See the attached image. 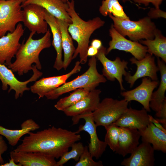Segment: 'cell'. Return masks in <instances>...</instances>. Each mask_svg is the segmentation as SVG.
I'll list each match as a JSON object with an SVG mask.
<instances>
[{
	"label": "cell",
	"instance_id": "44dd1931",
	"mask_svg": "<svg viewBox=\"0 0 166 166\" xmlns=\"http://www.w3.org/2000/svg\"><path fill=\"white\" fill-rule=\"evenodd\" d=\"M140 137L137 129L120 127L118 147L115 153L123 157L131 154L139 145Z\"/></svg>",
	"mask_w": 166,
	"mask_h": 166
},
{
	"label": "cell",
	"instance_id": "e575fe53",
	"mask_svg": "<svg viewBox=\"0 0 166 166\" xmlns=\"http://www.w3.org/2000/svg\"><path fill=\"white\" fill-rule=\"evenodd\" d=\"M166 12L160 9L151 8L148 14V16L151 19L163 17L166 18Z\"/></svg>",
	"mask_w": 166,
	"mask_h": 166
},
{
	"label": "cell",
	"instance_id": "f1b7e54d",
	"mask_svg": "<svg viewBox=\"0 0 166 166\" xmlns=\"http://www.w3.org/2000/svg\"><path fill=\"white\" fill-rule=\"evenodd\" d=\"M94 89L87 87L75 89L69 96L60 99L54 106L58 110L63 111L66 109L74 105L84 98L91 90Z\"/></svg>",
	"mask_w": 166,
	"mask_h": 166
},
{
	"label": "cell",
	"instance_id": "2e32d148",
	"mask_svg": "<svg viewBox=\"0 0 166 166\" xmlns=\"http://www.w3.org/2000/svg\"><path fill=\"white\" fill-rule=\"evenodd\" d=\"M80 61L76 62L73 69L67 74L51 77H43L30 86V89L33 93L39 96V98L43 97L47 93L60 86L72 75L79 72L81 69Z\"/></svg>",
	"mask_w": 166,
	"mask_h": 166
},
{
	"label": "cell",
	"instance_id": "52a82bcc",
	"mask_svg": "<svg viewBox=\"0 0 166 166\" xmlns=\"http://www.w3.org/2000/svg\"><path fill=\"white\" fill-rule=\"evenodd\" d=\"M22 4L20 0H0V37L13 32L22 22Z\"/></svg>",
	"mask_w": 166,
	"mask_h": 166
},
{
	"label": "cell",
	"instance_id": "b9f144b4",
	"mask_svg": "<svg viewBox=\"0 0 166 166\" xmlns=\"http://www.w3.org/2000/svg\"><path fill=\"white\" fill-rule=\"evenodd\" d=\"M124 3H125L127 2H129L131 3H133V2L131 1V0H121Z\"/></svg>",
	"mask_w": 166,
	"mask_h": 166
},
{
	"label": "cell",
	"instance_id": "8d00e7d4",
	"mask_svg": "<svg viewBox=\"0 0 166 166\" xmlns=\"http://www.w3.org/2000/svg\"><path fill=\"white\" fill-rule=\"evenodd\" d=\"M8 149V146L5 141L3 138L2 136L0 135V165L4 163V161L2 156V155Z\"/></svg>",
	"mask_w": 166,
	"mask_h": 166
},
{
	"label": "cell",
	"instance_id": "83f0119b",
	"mask_svg": "<svg viewBox=\"0 0 166 166\" xmlns=\"http://www.w3.org/2000/svg\"><path fill=\"white\" fill-rule=\"evenodd\" d=\"M139 41L147 47V53L160 58L166 63V38L160 30L156 29L153 39L141 40Z\"/></svg>",
	"mask_w": 166,
	"mask_h": 166
},
{
	"label": "cell",
	"instance_id": "277c9868",
	"mask_svg": "<svg viewBox=\"0 0 166 166\" xmlns=\"http://www.w3.org/2000/svg\"><path fill=\"white\" fill-rule=\"evenodd\" d=\"M97 61L96 56L91 57L88 61V69L85 72L47 93L45 96L48 99H56L61 95L77 89L87 87L96 89L100 83H105L106 78L97 71Z\"/></svg>",
	"mask_w": 166,
	"mask_h": 166
},
{
	"label": "cell",
	"instance_id": "4fadbf2b",
	"mask_svg": "<svg viewBox=\"0 0 166 166\" xmlns=\"http://www.w3.org/2000/svg\"><path fill=\"white\" fill-rule=\"evenodd\" d=\"M22 8V22L25 26L31 32L45 34L48 29V24L44 18L45 9L34 4L27 5Z\"/></svg>",
	"mask_w": 166,
	"mask_h": 166
},
{
	"label": "cell",
	"instance_id": "7bdbcfd3",
	"mask_svg": "<svg viewBox=\"0 0 166 166\" xmlns=\"http://www.w3.org/2000/svg\"><path fill=\"white\" fill-rule=\"evenodd\" d=\"M63 2H64L65 3H67V1H69L68 0H61Z\"/></svg>",
	"mask_w": 166,
	"mask_h": 166
},
{
	"label": "cell",
	"instance_id": "4dcf8cb0",
	"mask_svg": "<svg viewBox=\"0 0 166 166\" xmlns=\"http://www.w3.org/2000/svg\"><path fill=\"white\" fill-rule=\"evenodd\" d=\"M106 130L104 141L113 152L118 147L120 127L113 123L105 127Z\"/></svg>",
	"mask_w": 166,
	"mask_h": 166
},
{
	"label": "cell",
	"instance_id": "ba28073f",
	"mask_svg": "<svg viewBox=\"0 0 166 166\" xmlns=\"http://www.w3.org/2000/svg\"><path fill=\"white\" fill-rule=\"evenodd\" d=\"M92 112L85 113L73 117L72 120L73 125L77 124L81 119L85 120V124L80 125L75 132L78 134L85 131L89 134L90 137L88 147L89 151L93 157L98 159L105 151L107 145L104 141L100 140L98 137L96 131L97 126L94 121Z\"/></svg>",
	"mask_w": 166,
	"mask_h": 166
},
{
	"label": "cell",
	"instance_id": "3957f363",
	"mask_svg": "<svg viewBox=\"0 0 166 166\" xmlns=\"http://www.w3.org/2000/svg\"><path fill=\"white\" fill-rule=\"evenodd\" d=\"M31 32L25 43H22L16 54V60L7 67L13 72H17L22 76L32 70V64L34 63L37 69H42L39 55L44 49L50 47L52 42L51 34L49 29L42 38L34 39L33 37L35 34Z\"/></svg>",
	"mask_w": 166,
	"mask_h": 166
},
{
	"label": "cell",
	"instance_id": "5b68a950",
	"mask_svg": "<svg viewBox=\"0 0 166 166\" xmlns=\"http://www.w3.org/2000/svg\"><path fill=\"white\" fill-rule=\"evenodd\" d=\"M113 21V27L124 37L127 36L130 40L138 41L143 39H153L157 29L155 23L148 16L145 17L137 21L121 19L108 14Z\"/></svg>",
	"mask_w": 166,
	"mask_h": 166
},
{
	"label": "cell",
	"instance_id": "cb8c5ba5",
	"mask_svg": "<svg viewBox=\"0 0 166 166\" xmlns=\"http://www.w3.org/2000/svg\"><path fill=\"white\" fill-rule=\"evenodd\" d=\"M44 18L45 20L50 28L53 37L52 44L57 53L53 67L57 71H59L63 68V61L62 59V48L61 30L56 18L45 9Z\"/></svg>",
	"mask_w": 166,
	"mask_h": 166
},
{
	"label": "cell",
	"instance_id": "30bf717a",
	"mask_svg": "<svg viewBox=\"0 0 166 166\" xmlns=\"http://www.w3.org/2000/svg\"><path fill=\"white\" fill-rule=\"evenodd\" d=\"M32 70L33 73L32 76L29 80L22 81L17 78L11 69L6 66L5 64L0 63V80L2 83L3 90H6L9 85L10 88L8 92H10L12 90H14L15 91V99L22 97L25 91L30 89L27 86V84L30 82L36 81L42 75V73L38 70L34 65H32Z\"/></svg>",
	"mask_w": 166,
	"mask_h": 166
},
{
	"label": "cell",
	"instance_id": "8992f818",
	"mask_svg": "<svg viewBox=\"0 0 166 166\" xmlns=\"http://www.w3.org/2000/svg\"><path fill=\"white\" fill-rule=\"evenodd\" d=\"M128 104L124 99L119 100L111 98H104L92 112L97 126L105 127L114 123L127 109Z\"/></svg>",
	"mask_w": 166,
	"mask_h": 166
},
{
	"label": "cell",
	"instance_id": "603a6c76",
	"mask_svg": "<svg viewBox=\"0 0 166 166\" xmlns=\"http://www.w3.org/2000/svg\"><path fill=\"white\" fill-rule=\"evenodd\" d=\"M142 142L152 145L154 150L166 152V132L150 122L144 129L139 130Z\"/></svg>",
	"mask_w": 166,
	"mask_h": 166
},
{
	"label": "cell",
	"instance_id": "ab89813d",
	"mask_svg": "<svg viewBox=\"0 0 166 166\" xmlns=\"http://www.w3.org/2000/svg\"><path fill=\"white\" fill-rule=\"evenodd\" d=\"M91 45L93 47L99 49L102 46V43L101 41L98 39H94L91 42Z\"/></svg>",
	"mask_w": 166,
	"mask_h": 166
},
{
	"label": "cell",
	"instance_id": "d4e9b609",
	"mask_svg": "<svg viewBox=\"0 0 166 166\" xmlns=\"http://www.w3.org/2000/svg\"><path fill=\"white\" fill-rule=\"evenodd\" d=\"M21 128L19 129H10L0 125V135L4 136L8 144L12 146H15L23 135L30 132L37 130L40 126L31 119L24 121L21 124Z\"/></svg>",
	"mask_w": 166,
	"mask_h": 166
},
{
	"label": "cell",
	"instance_id": "ffe728a7",
	"mask_svg": "<svg viewBox=\"0 0 166 166\" xmlns=\"http://www.w3.org/2000/svg\"><path fill=\"white\" fill-rule=\"evenodd\" d=\"M101 91L96 89L91 90L88 95L74 105L63 110L67 116L74 117L81 114L93 112L100 102Z\"/></svg>",
	"mask_w": 166,
	"mask_h": 166
},
{
	"label": "cell",
	"instance_id": "7402d4cb",
	"mask_svg": "<svg viewBox=\"0 0 166 166\" xmlns=\"http://www.w3.org/2000/svg\"><path fill=\"white\" fill-rule=\"evenodd\" d=\"M34 4L39 5L56 18L66 21L70 24L71 18L66 11L67 3L61 0H27L22 3V7L27 5Z\"/></svg>",
	"mask_w": 166,
	"mask_h": 166
},
{
	"label": "cell",
	"instance_id": "ac0fdd59",
	"mask_svg": "<svg viewBox=\"0 0 166 166\" xmlns=\"http://www.w3.org/2000/svg\"><path fill=\"white\" fill-rule=\"evenodd\" d=\"M154 151L150 144L142 142L121 164L124 166H153L155 161Z\"/></svg>",
	"mask_w": 166,
	"mask_h": 166
},
{
	"label": "cell",
	"instance_id": "484cf974",
	"mask_svg": "<svg viewBox=\"0 0 166 166\" xmlns=\"http://www.w3.org/2000/svg\"><path fill=\"white\" fill-rule=\"evenodd\" d=\"M56 19L61 33L62 46L64 55L63 68L66 70L73 60L75 48L73 39L68 31L69 23L64 21Z\"/></svg>",
	"mask_w": 166,
	"mask_h": 166
},
{
	"label": "cell",
	"instance_id": "f35d334b",
	"mask_svg": "<svg viewBox=\"0 0 166 166\" xmlns=\"http://www.w3.org/2000/svg\"><path fill=\"white\" fill-rule=\"evenodd\" d=\"M98 49L93 47L91 45L89 46L87 51L88 56L93 57L96 56L98 53Z\"/></svg>",
	"mask_w": 166,
	"mask_h": 166
},
{
	"label": "cell",
	"instance_id": "60d3db41",
	"mask_svg": "<svg viewBox=\"0 0 166 166\" xmlns=\"http://www.w3.org/2000/svg\"><path fill=\"white\" fill-rule=\"evenodd\" d=\"M10 158V159H9L8 162L0 165V166H22L20 164L15 163L14 160L12 158Z\"/></svg>",
	"mask_w": 166,
	"mask_h": 166
},
{
	"label": "cell",
	"instance_id": "f546056e",
	"mask_svg": "<svg viewBox=\"0 0 166 166\" xmlns=\"http://www.w3.org/2000/svg\"><path fill=\"white\" fill-rule=\"evenodd\" d=\"M99 11L101 14L105 17L110 14L117 18L130 19L124 11L123 6L120 4L118 0H103Z\"/></svg>",
	"mask_w": 166,
	"mask_h": 166
},
{
	"label": "cell",
	"instance_id": "e0dca14e",
	"mask_svg": "<svg viewBox=\"0 0 166 166\" xmlns=\"http://www.w3.org/2000/svg\"><path fill=\"white\" fill-rule=\"evenodd\" d=\"M144 108L136 110L128 108L121 117L113 124L120 127L140 130L144 129L150 122L149 115Z\"/></svg>",
	"mask_w": 166,
	"mask_h": 166
},
{
	"label": "cell",
	"instance_id": "d6a6232c",
	"mask_svg": "<svg viewBox=\"0 0 166 166\" xmlns=\"http://www.w3.org/2000/svg\"><path fill=\"white\" fill-rule=\"evenodd\" d=\"M75 166H103L102 161H94L93 159L87 146H84V150L82 155Z\"/></svg>",
	"mask_w": 166,
	"mask_h": 166
},
{
	"label": "cell",
	"instance_id": "8fae6325",
	"mask_svg": "<svg viewBox=\"0 0 166 166\" xmlns=\"http://www.w3.org/2000/svg\"><path fill=\"white\" fill-rule=\"evenodd\" d=\"M111 40L109 42V47L106 49V55L112 50L117 49L131 53L138 60L143 58L147 53V48L138 41L126 39L112 25L109 30Z\"/></svg>",
	"mask_w": 166,
	"mask_h": 166
},
{
	"label": "cell",
	"instance_id": "9c48e42d",
	"mask_svg": "<svg viewBox=\"0 0 166 166\" xmlns=\"http://www.w3.org/2000/svg\"><path fill=\"white\" fill-rule=\"evenodd\" d=\"M106 48L102 45L96 56L102 65V74L110 81H113L117 79L121 89L124 90L123 76H125L128 73L125 70L128 68V62L124 60H121L119 57H116L113 61L109 60L106 56Z\"/></svg>",
	"mask_w": 166,
	"mask_h": 166
},
{
	"label": "cell",
	"instance_id": "9a60e30c",
	"mask_svg": "<svg viewBox=\"0 0 166 166\" xmlns=\"http://www.w3.org/2000/svg\"><path fill=\"white\" fill-rule=\"evenodd\" d=\"M130 61L132 64L137 66L136 70L133 75L128 73L124 76L125 80L129 84L130 87L133 86L137 80L144 77H147L152 80L157 81V72L159 71V69L152 55L147 53L141 60H137L133 57L131 58Z\"/></svg>",
	"mask_w": 166,
	"mask_h": 166
},
{
	"label": "cell",
	"instance_id": "d6986e66",
	"mask_svg": "<svg viewBox=\"0 0 166 166\" xmlns=\"http://www.w3.org/2000/svg\"><path fill=\"white\" fill-rule=\"evenodd\" d=\"M10 157L15 163L22 166H57L55 158L41 152H23L14 150L10 152Z\"/></svg>",
	"mask_w": 166,
	"mask_h": 166
},
{
	"label": "cell",
	"instance_id": "d590c367",
	"mask_svg": "<svg viewBox=\"0 0 166 166\" xmlns=\"http://www.w3.org/2000/svg\"><path fill=\"white\" fill-rule=\"evenodd\" d=\"M135 3L139 4H144L146 6L149 5V3H152L157 9H160V6L163 1L164 0H132Z\"/></svg>",
	"mask_w": 166,
	"mask_h": 166
},
{
	"label": "cell",
	"instance_id": "1f68e13d",
	"mask_svg": "<svg viewBox=\"0 0 166 166\" xmlns=\"http://www.w3.org/2000/svg\"><path fill=\"white\" fill-rule=\"evenodd\" d=\"M72 149L70 151L65 153L60 157V160L57 162V166H62L71 159L78 161L83 153L84 146L81 142H75L71 145Z\"/></svg>",
	"mask_w": 166,
	"mask_h": 166
},
{
	"label": "cell",
	"instance_id": "7a4b0ae2",
	"mask_svg": "<svg viewBox=\"0 0 166 166\" xmlns=\"http://www.w3.org/2000/svg\"><path fill=\"white\" fill-rule=\"evenodd\" d=\"M67 3L66 11L72 20V23L69 25L68 31L72 39L77 44L72 59L79 54L80 64H85L88 61L87 51L90 38L95 31L104 25L105 22L98 17L87 21H84L76 12L74 1H68Z\"/></svg>",
	"mask_w": 166,
	"mask_h": 166
},
{
	"label": "cell",
	"instance_id": "836d02e7",
	"mask_svg": "<svg viewBox=\"0 0 166 166\" xmlns=\"http://www.w3.org/2000/svg\"><path fill=\"white\" fill-rule=\"evenodd\" d=\"M155 119L159 123L163 124L165 128H166V99L163 102L160 108L156 112Z\"/></svg>",
	"mask_w": 166,
	"mask_h": 166
},
{
	"label": "cell",
	"instance_id": "7c38bea8",
	"mask_svg": "<svg viewBox=\"0 0 166 166\" xmlns=\"http://www.w3.org/2000/svg\"><path fill=\"white\" fill-rule=\"evenodd\" d=\"M24 32L22 25L19 23L13 32L0 37V63L8 66L12 63V58L21 45L19 41Z\"/></svg>",
	"mask_w": 166,
	"mask_h": 166
},
{
	"label": "cell",
	"instance_id": "ee69618b",
	"mask_svg": "<svg viewBox=\"0 0 166 166\" xmlns=\"http://www.w3.org/2000/svg\"><path fill=\"white\" fill-rule=\"evenodd\" d=\"M22 2V3L24 2L27 0H20Z\"/></svg>",
	"mask_w": 166,
	"mask_h": 166
},
{
	"label": "cell",
	"instance_id": "6da1fadb",
	"mask_svg": "<svg viewBox=\"0 0 166 166\" xmlns=\"http://www.w3.org/2000/svg\"><path fill=\"white\" fill-rule=\"evenodd\" d=\"M28 134L14 151L41 152L57 159L81 138L76 132L54 126L35 133L30 132Z\"/></svg>",
	"mask_w": 166,
	"mask_h": 166
},
{
	"label": "cell",
	"instance_id": "5bb4252c",
	"mask_svg": "<svg viewBox=\"0 0 166 166\" xmlns=\"http://www.w3.org/2000/svg\"><path fill=\"white\" fill-rule=\"evenodd\" d=\"M159 84L158 81L152 80L147 77H143L141 84L131 90L121 92V95L128 102L136 101L141 104L147 112L151 111L149 103L154 90Z\"/></svg>",
	"mask_w": 166,
	"mask_h": 166
},
{
	"label": "cell",
	"instance_id": "4316f807",
	"mask_svg": "<svg viewBox=\"0 0 166 166\" xmlns=\"http://www.w3.org/2000/svg\"><path fill=\"white\" fill-rule=\"evenodd\" d=\"M157 66L160 74V81L157 89L153 92L149 103V107L153 111H158L164 101L166 99L165 94L166 90V65L165 63L157 57Z\"/></svg>",
	"mask_w": 166,
	"mask_h": 166
},
{
	"label": "cell",
	"instance_id": "74e56055",
	"mask_svg": "<svg viewBox=\"0 0 166 166\" xmlns=\"http://www.w3.org/2000/svg\"><path fill=\"white\" fill-rule=\"evenodd\" d=\"M150 121L153 123L156 127L159 128L162 131L166 132V129L162 125L159 123L155 118H154L151 115H149Z\"/></svg>",
	"mask_w": 166,
	"mask_h": 166
}]
</instances>
